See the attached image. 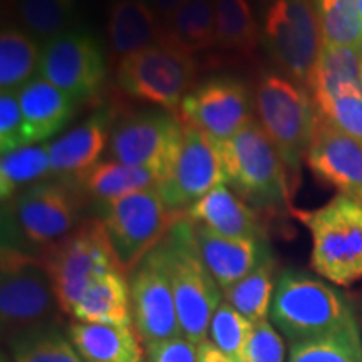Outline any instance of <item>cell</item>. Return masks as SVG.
I'll list each match as a JSON object with an SVG mask.
<instances>
[{"label": "cell", "mask_w": 362, "mask_h": 362, "mask_svg": "<svg viewBox=\"0 0 362 362\" xmlns=\"http://www.w3.org/2000/svg\"><path fill=\"white\" fill-rule=\"evenodd\" d=\"M296 215L310 233V267L319 277L341 287L362 279V202L339 193Z\"/></svg>", "instance_id": "6"}, {"label": "cell", "mask_w": 362, "mask_h": 362, "mask_svg": "<svg viewBox=\"0 0 362 362\" xmlns=\"http://www.w3.org/2000/svg\"><path fill=\"white\" fill-rule=\"evenodd\" d=\"M52 175L49 144L13 149L0 160V198L6 203L30 185Z\"/></svg>", "instance_id": "31"}, {"label": "cell", "mask_w": 362, "mask_h": 362, "mask_svg": "<svg viewBox=\"0 0 362 362\" xmlns=\"http://www.w3.org/2000/svg\"><path fill=\"white\" fill-rule=\"evenodd\" d=\"M361 84H362V76H361Z\"/></svg>", "instance_id": "45"}, {"label": "cell", "mask_w": 362, "mask_h": 362, "mask_svg": "<svg viewBox=\"0 0 362 362\" xmlns=\"http://www.w3.org/2000/svg\"><path fill=\"white\" fill-rule=\"evenodd\" d=\"M198 362H235L228 356L223 354L218 347L214 346L210 341H203L198 344Z\"/></svg>", "instance_id": "41"}, {"label": "cell", "mask_w": 362, "mask_h": 362, "mask_svg": "<svg viewBox=\"0 0 362 362\" xmlns=\"http://www.w3.org/2000/svg\"><path fill=\"white\" fill-rule=\"evenodd\" d=\"M42 47L19 27H4L0 34V89L19 90L39 71Z\"/></svg>", "instance_id": "29"}, {"label": "cell", "mask_w": 362, "mask_h": 362, "mask_svg": "<svg viewBox=\"0 0 362 362\" xmlns=\"http://www.w3.org/2000/svg\"><path fill=\"white\" fill-rule=\"evenodd\" d=\"M29 146L17 90L0 94V149L4 153Z\"/></svg>", "instance_id": "38"}, {"label": "cell", "mask_w": 362, "mask_h": 362, "mask_svg": "<svg viewBox=\"0 0 362 362\" xmlns=\"http://www.w3.org/2000/svg\"><path fill=\"white\" fill-rule=\"evenodd\" d=\"M314 103L317 115L325 123L362 143V88L344 89Z\"/></svg>", "instance_id": "37"}, {"label": "cell", "mask_w": 362, "mask_h": 362, "mask_svg": "<svg viewBox=\"0 0 362 362\" xmlns=\"http://www.w3.org/2000/svg\"><path fill=\"white\" fill-rule=\"evenodd\" d=\"M275 284V260L269 253L247 277L223 292V300L250 322H260L269 319Z\"/></svg>", "instance_id": "30"}, {"label": "cell", "mask_w": 362, "mask_h": 362, "mask_svg": "<svg viewBox=\"0 0 362 362\" xmlns=\"http://www.w3.org/2000/svg\"><path fill=\"white\" fill-rule=\"evenodd\" d=\"M13 362H84L61 327L25 334L8 344Z\"/></svg>", "instance_id": "35"}, {"label": "cell", "mask_w": 362, "mask_h": 362, "mask_svg": "<svg viewBox=\"0 0 362 362\" xmlns=\"http://www.w3.org/2000/svg\"><path fill=\"white\" fill-rule=\"evenodd\" d=\"M37 72L76 103H84L98 96L107 69L96 35L71 27L42 44Z\"/></svg>", "instance_id": "13"}, {"label": "cell", "mask_w": 362, "mask_h": 362, "mask_svg": "<svg viewBox=\"0 0 362 362\" xmlns=\"http://www.w3.org/2000/svg\"><path fill=\"white\" fill-rule=\"evenodd\" d=\"M71 180L76 181L84 197L93 198L98 203L117 200L126 194L160 187L158 176L149 171L112 160L99 161L86 173Z\"/></svg>", "instance_id": "25"}, {"label": "cell", "mask_w": 362, "mask_h": 362, "mask_svg": "<svg viewBox=\"0 0 362 362\" xmlns=\"http://www.w3.org/2000/svg\"><path fill=\"white\" fill-rule=\"evenodd\" d=\"M260 44L279 72L309 89L322 47L314 0H264Z\"/></svg>", "instance_id": "9"}, {"label": "cell", "mask_w": 362, "mask_h": 362, "mask_svg": "<svg viewBox=\"0 0 362 362\" xmlns=\"http://www.w3.org/2000/svg\"><path fill=\"white\" fill-rule=\"evenodd\" d=\"M112 54L123 59L165 40L163 22L148 0H115L107 19Z\"/></svg>", "instance_id": "22"}, {"label": "cell", "mask_w": 362, "mask_h": 362, "mask_svg": "<svg viewBox=\"0 0 362 362\" xmlns=\"http://www.w3.org/2000/svg\"><path fill=\"white\" fill-rule=\"evenodd\" d=\"M83 198L74 180H42L8 200V226L16 242L8 247L37 253L83 223Z\"/></svg>", "instance_id": "7"}, {"label": "cell", "mask_w": 362, "mask_h": 362, "mask_svg": "<svg viewBox=\"0 0 362 362\" xmlns=\"http://www.w3.org/2000/svg\"><path fill=\"white\" fill-rule=\"evenodd\" d=\"M2 362H13L12 359H8V357L6 354H2Z\"/></svg>", "instance_id": "43"}, {"label": "cell", "mask_w": 362, "mask_h": 362, "mask_svg": "<svg viewBox=\"0 0 362 362\" xmlns=\"http://www.w3.org/2000/svg\"><path fill=\"white\" fill-rule=\"evenodd\" d=\"M178 117L220 144L255 119L253 98L242 81L218 76L194 86L181 103Z\"/></svg>", "instance_id": "14"}, {"label": "cell", "mask_w": 362, "mask_h": 362, "mask_svg": "<svg viewBox=\"0 0 362 362\" xmlns=\"http://www.w3.org/2000/svg\"><path fill=\"white\" fill-rule=\"evenodd\" d=\"M67 336L84 362H146L134 325L117 327L74 320L67 327Z\"/></svg>", "instance_id": "23"}, {"label": "cell", "mask_w": 362, "mask_h": 362, "mask_svg": "<svg viewBox=\"0 0 362 362\" xmlns=\"http://www.w3.org/2000/svg\"><path fill=\"white\" fill-rule=\"evenodd\" d=\"M361 325H362V317H361Z\"/></svg>", "instance_id": "46"}, {"label": "cell", "mask_w": 362, "mask_h": 362, "mask_svg": "<svg viewBox=\"0 0 362 362\" xmlns=\"http://www.w3.org/2000/svg\"><path fill=\"white\" fill-rule=\"evenodd\" d=\"M61 307L35 253L2 245L0 324L4 342L25 334L61 327Z\"/></svg>", "instance_id": "5"}, {"label": "cell", "mask_w": 362, "mask_h": 362, "mask_svg": "<svg viewBox=\"0 0 362 362\" xmlns=\"http://www.w3.org/2000/svg\"><path fill=\"white\" fill-rule=\"evenodd\" d=\"M17 96L29 144L45 141L59 133L72 119L78 104L40 76L22 86Z\"/></svg>", "instance_id": "21"}, {"label": "cell", "mask_w": 362, "mask_h": 362, "mask_svg": "<svg viewBox=\"0 0 362 362\" xmlns=\"http://www.w3.org/2000/svg\"><path fill=\"white\" fill-rule=\"evenodd\" d=\"M322 45L362 47V13L357 0H314Z\"/></svg>", "instance_id": "32"}, {"label": "cell", "mask_w": 362, "mask_h": 362, "mask_svg": "<svg viewBox=\"0 0 362 362\" xmlns=\"http://www.w3.org/2000/svg\"><path fill=\"white\" fill-rule=\"evenodd\" d=\"M193 225H202L214 232L232 238H247L265 242L255 208L245 203L228 185H220L193 203L183 214Z\"/></svg>", "instance_id": "20"}, {"label": "cell", "mask_w": 362, "mask_h": 362, "mask_svg": "<svg viewBox=\"0 0 362 362\" xmlns=\"http://www.w3.org/2000/svg\"><path fill=\"white\" fill-rule=\"evenodd\" d=\"M99 216L119 269L129 275L161 243L180 214L171 211L160 189L149 188L117 200L98 203Z\"/></svg>", "instance_id": "10"}, {"label": "cell", "mask_w": 362, "mask_h": 362, "mask_svg": "<svg viewBox=\"0 0 362 362\" xmlns=\"http://www.w3.org/2000/svg\"><path fill=\"white\" fill-rule=\"evenodd\" d=\"M287 362H362L359 324L327 336L291 344Z\"/></svg>", "instance_id": "33"}, {"label": "cell", "mask_w": 362, "mask_h": 362, "mask_svg": "<svg viewBox=\"0 0 362 362\" xmlns=\"http://www.w3.org/2000/svg\"><path fill=\"white\" fill-rule=\"evenodd\" d=\"M269 320L288 344L357 324L354 307L339 288L322 277L293 269L277 277Z\"/></svg>", "instance_id": "1"}, {"label": "cell", "mask_w": 362, "mask_h": 362, "mask_svg": "<svg viewBox=\"0 0 362 362\" xmlns=\"http://www.w3.org/2000/svg\"><path fill=\"white\" fill-rule=\"evenodd\" d=\"M71 317L78 322L88 324L117 327L134 325L128 275L115 269L98 277L79 298Z\"/></svg>", "instance_id": "24"}, {"label": "cell", "mask_w": 362, "mask_h": 362, "mask_svg": "<svg viewBox=\"0 0 362 362\" xmlns=\"http://www.w3.org/2000/svg\"><path fill=\"white\" fill-rule=\"evenodd\" d=\"M183 123L165 110H144L121 117L111 131L107 160L143 168L158 176L160 185L168 178L178 158Z\"/></svg>", "instance_id": "12"}, {"label": "cell", "mask_w": 362, "mask_h": 362, "mask_svg": "<svg viewBox=\"0 0 362 362\" xmlns=\"http://www.w3.org/2000/svg\"><path fill=\"white\" fill-rule=\"evenodd\" d=\"M160 247L173 288L181 332L198 346L208 339V327L223 302V292L202 259L192 221L185 216L176 220Z\"/></svg>", "instance_id": "3"}, {"label": "cell", "mask_w": 362, "mask_h": 362, "mask_svg": "<svg viewBox=\"0 0 362 362\" xmlns=\"http://www.w3.org/2000/svg\"><path fill=\"white\" fill-rule=\"evenodd\" d=\"M255 119L287 166L292 188L315 133L317 110L310 90L279 71H264L253 89Z\"/></svg>", "instance_id": "2"}, {"label": "cell", "mask_w": 362, "mask_h": 362, "mask_svg": "<svg viewBox=\"0 0 362 362\" xmlns=\"http://www.w3.org/2000/svg\"><path fill=\"white\" fill-rule=\"evenodd\" d=\"M243 362H287L285 339L269 319L253 322Z\"/></svg>", "instance_id": "39"}, {"label": "cell", "mask_w": 362, "mask_h": 362, "mask_svg": "<svg viewBox=\"0 0 362 362\" xmlns=\"http://www.w3.org/2000/svg\"><path fill=\"white\" fill-rule=\"evenodd\" d=\"M357 4H359V8H361V13H362V0H357Z\"/></svg>", "instance_id": "44"}, {"label": "cell", "mask_w": 362, "mask_h": 362, "mask_svg": "<svg viewBox=\"0 0 362 362\" xmlns=\"http://www.w3.org/2000/svg\"><path fill=\"white\" fill-rule=\"evenodd\" d=\"M146 362H198V346L185 336L144 344Z\"/></svg>", "instance_id": "40"}, {"label": "cell", "mask_w": 362, "mask_h": 362, "mask_svg": "<svg viewBox=\"0 0 362 362\" xmlns=\"http://www.w3.org/2000/svg\"><path fill=\"white\" fill-rule=\"evenodd\" d=\"M163 22L166 42L189 54L216 47L215 2L188 0Z\"/></svg>", "instance_id": "26"}, {"label": "cell", "mask_w": 362, "mask_h": 362, "mask_svg": "<svg viewBox=\"0 0 362 362\" xmlns=\"http://www.w3.org/2000/svg\"><path fill=\"white\" fill-rule=\"evenodd\" d=\"M74 8L76 0H16L24 30L44 42L71 29Z\"/></svg>", "instance_id": "34"}, {"label": "cell", "mask_w": 362, "mask_h": 362, "mask_svg": "<svg viewBox=\"0 0 362 362\" xmlns=\"http://www.w3.org/2000/svg\"><path fill=\"white\" fill-rule=\"evenodd\" d=\"M252 329L253 322L223 300L211 317L210 327H208V341L230 359L243 362Z\"/></svg>", "instance_id": "36"}, {"label": "cell", "mask_w": 362, "mask_h": 362, "mask_svg": "<svg viewBox=\"0 0 362 362\" xmlns=\"http://www.w3.org/2000/svg\"><path fill=\"white\" fill-rule=\"evenodd\" d=\"M218 148L228 187L243 202L267 211L288 205L293 194L291 176L259 121L253 119Z\"/></svg>", "instance_id": "4"}, {"label": "cell", "mask_w": 362, "mask_h": 362, "mask_svg": "<svg viewBox=\"0 0 362 362\" xmlns=\"http://www.w3.org/2000/svg\"><path fill=\"white\" fill-rule=\"evenodd\" d=\"M216 47L250 59L260 45V22L248 0H214Z\"/></svg>", "instance_id": "27"}, {"label": "cell", "mask_w": 362, "mask_h": 362, "mask_svg": "<svg viewBox=\"0 0 362 362\" xmlns=\"http://www.w3.org/2000/svg\"><path fill=\"white\" fill-rule=\"evenodd\" d=\"M228 185L220 148L200 129L183 124V139L173 170L158 187L171 211L183 215L211 189Z\"/></svg>", "instance_id": "15"}, {"label": "cell", "mask_w": 362, "mask_h": 362, "mask_svg": "<svg viewBox=\"0 0 362 362\" xmlns=\"http://www.w3.org/2000/svg\"><path fill=\"white\" fill-rule=\"evenodd\" d=\"M362 47H320L309 90L312 99L334 96L344 89L362 88Z\"/></svg>", "instance_id": "28"}, {"label": "cell", "mask_w": 362, "mask_h": 362, "mask_svg": "<svg viewBox=\"0 0 362 362\" xmlns=\"http://www.w3.org/2000/svg\"><path fill=\"white\" fill-rule=\"evenodd\" d=\"M305 163L317 178L362 202V143L325 123L319 115Z\"/></svg>", "instance_id": "17"}, {"label": "cell", "mask_w": 362, "mask_h": 362, "mask_svg": "<svg viewBox=\"0 0 362 362\" xmlns=\"http://www.w3.org/2000/svg\"><path fill=\"white\" fill-rule=\"evenodd\" d=\"M128 279L133 324L143 344L183 336L160 245L136 265Z\"/></svg>", "instance_id": "16"}, {"label": "cell", "mask_w": 362, "mask_h": 362, "mask_svg": "<svg viewBox=\"0 0 362 362\" xmlns=\"http://www.w3.org/2000/svg\"><path fill=\"white\" fill-rule=\"evenodd\" d=\"M194 79L192 54L166 40L119 59L116 67V83L124 94L176 117L183 99L194 89Z\"/></svg>", "instance_id": "11"}, {"label": "cell", "mask_w": 362, "mask_h": 362, "mask_svg": "<svg viewBox=\"0 0 362 362\" xmlns=\"http://www.w3.org/2000/svg\"><path fill=\"white\" fill-rule=\"evenodd\" d=\"M202 259L221 292L247 277L269 255L265 242L225 237L202 225H193Z\"/></svg>", "instance_id": "19"}, {"label": "cell", "mask_w": 362, "mask_h": 362, "mask_svg": "<svg viewBox=\"0 0 362 362\" xmlns=\"http://www.w3.org/2000/svg\"><path fill=\"white\" fill-rule=\"evenodd\" d=\"M188 0H148L149 6L153 7V11L158 13L161 21H165L166 17H170L176 8L183 6Z\"/></svg>", "instance_id": "42"}, {"label": "cell", "mask_w": 362, "mask_h": 362, "mask_svg": "<svg viewBox=\"0 0 362 362\" xmlns=\"http://www.w3.org/2000/svg\"><path fill=\"white\" fill-rule=\"evenodd\" d=\"M115 128V111L99 106L83 123L67 131L49 144L52 175L57 178H76L98 165L107 148Z\"/></svg>", "instance_id": "18"}, {"label": "cell", "mask_w": 362, "mask_h": 362, "mask_svg": "<svg viewBox=\"0 0 362 362\" xmlns=\"http://www.w3.org/2000/svg\"><path fill=\"white\" fill-rule=\"evenodd\" d=\"M62 314L72 315L88 287L106 272L119 269L99 218L84 220L74 232L37 253ZM121 270V269H119Z\"/></svg>", "instance_id": "8"}]
</instances>
